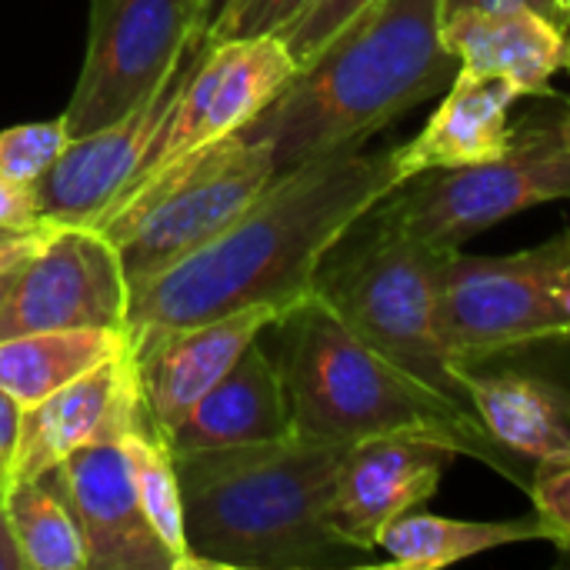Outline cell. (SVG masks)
<instances>
[{
    "instance_id": "cell-17",
    "label": "cell",
    "mask_w": 570,
    "mask_h": 570,
    "mask_svg": "<svg viewBox=\"0 0 570 570\" xmlns=\"http://www.w3.org/2000/svg\"><path fill=\"white\" fill-rule=\"evenodd\" d=\"M294 434L281 371L257 337L240 361L190 407V414L164 434L170 454L220 451L267 444Z\"/></svg>"
},
{
    "instance_id": "cell-6",
    "label": "cell",
    "mask_w": 570,
    "mask_h": 570,
    "mask_svg": "<svg viewBox=\"0 0 570 570\" xmlns=\"http://www.w3.org/2000/svg\"><path fill=\"white\" fill-rule=\"evenodd\" d=\"M558 200H570V107L514 130L508 150L484 164L404 180L367 220L438 250H461L508 217Z\"/></svg>"
},
{
    "instance_id": "cell-13",
    "label": "cell",
    "mask_w": 570,
    "mask_h": 570,
    "mask_svg": "<svg viewBox=\"0 0 570 570\" xmlns=\"http://www.w3.org/2000/svg\"><path fill=\"white\" fill-rule=\"evenodd\" d=\"M454 458H461L458 444L428 431H394L354 441L341 461L334 491V521L341 534L374 554L384 524L424 508Z\"/></svg>"
},
{
    "instance_id": "cell-11",
    "label": "cell",
    "mask_w": 570,
    "mask_h": 570,
    "mask_svg": "<svg viewBox=\"0 0 570 570\" xmlns=\"http://www.w3.org/2000/svg\"><path fill=\"white\" fill-rule=\"evenodd\" d=\"M130 281L117 244L97 227H57L13 274L0 341L33 331H127Z\"/></svg>"
},
{
    "instance_id": "cell-8",
    "label": "cell",
    "mask_w": 570,
    "mask_h": 570,
    "mask_svg": "<svg viewBox=\"0 0 570 570\" xmlns=\"http://www.w3.org/2000/svg\"><path fill=\"white\" fill-rule=\"evenodd\" d=\"M570 281V227L501 257L451 250L441 271V337L458 367L471 371L518 347L570 341L561 291Z\"/></svg>"
},
{
    "instance_id": "cell-35",
    "label": "cell",
    "mask_w": 570,
    "mask_h": 570,
    "mask_svg": "<svg viewBox=\"0 0 570 570\" xmlns=\"http://www.w3.org/2000/svg\"><path fill=\"white\" fill-rule=\"evenodd\" d=\"M227 7V0H204V13H207V30H210V23L217 20V13Z\"/></svg>"
},
{
    "instance_id": "cell-26",
    "label": "cell",
    "mask_w": 570,
    "mask_h": 570,
    "mask_svg": "<svg viewBox=\"0 0 570 570\" xmlns=\"http://www.w3.org/2000/svg\"><path fill=\"white\" fill-rule=\"evenodd\" d=\"M528 491H531L534 518L548 534V544L570 554V451L538 461Z\"/></svg>"
},
{
    "instance_id": "cell-5",
    "label": "cell",
    "mask_w": 570,
    "mask_h": 570,
    "mask_svg": "<svg viewBox=\"0 0 570 570\" xmlns=\"http://www.w3.org/2000/svg\"><path fill=\"white\" fill-rule=\"evenodd\" d=\"M451 250L361 220L321 264L314 294L374 351L471 411L464 367L441 337V271Z\"/></svg>"
},
{
    "instance_id": "cell-31",
    "label": "cell",
    "mask_w": 570,
    "mask_h": 570,
    "mask_svg": "<svg viewBox=\"0 0 570 570\" xmlns=\"http://www.w3.org/2000/svg\"><path fill=\"white\" fill-rule=\"evenodd\" d=\"M40 224L47 220L40 217L33 187L0 177V227H40Z\"/></svg>"
},
{
    "instance_id": "cell-10",
    "label": "cell",
    "mask_w": 570,
    "mask_h": 570,
    "mask_svg": "<svg viewBox=\"0 0 570 570\" xmlns=\"http://www.w3.org/2000/svg\"><path fill=\"white\" fill-rule=\"evenodd\" d=\"M297 70V60L277 33L204 40L157 144L117 204L187 157L240 134L271 100L284 94Z\"/></svg>"
},
{
    "instance_id": "cell-7",
    "label": "cell",
    "mask_w": 570,
    "mask_h": 570,
    "mask_svg": "<svg viewBox=\"0 0 570 570\" xmlns=\"http://www.w3.org/2000/svg\"><path fill=\"white\" fill-rule=\"evenodd\" d=\"M274 174L271 147L234 134L164 170L94 227L117 244L127 281L137 287L217 237L257 200Z\"/></svg>"
},
{
    "instance_id": "cell-29",
    "label": "cell",
    "mask_w": 570,
    "mask_h": 570,
    "mask_svg": "<svg viewBox=\"0 0 570 570\" xmlns=\"http://www.w3.org/2000/svg\"><path fill=\"white\" fill-rule=\"evenodd\" d=\"M57 224H40V227H0V274H10L23 267L50 237Z\"/></svg>"
},
{
    "instance_id": "cell-32",
    "label": "cell",
    "mask_w": 570,
    "mask_h": 570,
    "mask_svg": "<svg viewBox=\"0 0 570 570\" xmlns=\"http://www.w3.org/2000/svg\"><path fill=\"white\" fill-rule=\"evenodd\" d=\"M0 570H27V561L20 554V544H17L10 514H7L3 504H0Z\"/></svg>"
},
{
    "instance_id": "cell-1",
    "label": "cell",
    "mask_w": 570,
    "mask_h": 570,
    "mask_svg": "<svg viewBox=\"0 0 570 570\" xmlns=\"http://www.w3.org/2000/svg\"><path fill=\"white\" fill-rule=\"evenodd\" d=\"M394 187V147H354L277 170L217 237L130 287L127 334L190 327L254 304L294 307L314 291L327 254Z\"/></svg>"
},
{
    "instance_id": "cell-25",
    "label": "cell",
    "mask_w": 570,
    "mask_h": 570,
    "mask_svg": "<svg viewBox=\"0 0 570 570\" xmlns=\"http://www.w3.org/2000/svg\"><path fill=\"white\" fill-rule=\"evenodd\" d=\"M70 144L63 117L0 130V177L33 187Z\"/></svg>"
},
{
    "instance_id": "cell-22",
    "label": "cell",
    "mask_w": 570,
    "mask_h": 570,
    "mask_svg": "<svg viewBox=\"0 0 570 570\" xmlns=\"http://www.w3.org/2000/svg\"><path fill=\"white\" fill-rule=\"evenodd\" d=\"M130 344L127 331H33L0 341V391L20 407L43 401Z\"/></svg>"
},
{
    "instance_id": "cell-4",
    "label": "cell",
    "mask_w": 570,
    "mask_h": 570,
    "mask_svg": "<svg viewBox=\"0 0 570 570\" xmlns=\"http://www.w3.org/2000/svg\"><path fill=\"white\" fill-rule=\"evenodd\" d=\"M271 331L274 351H267L281 371L297 438L354 444L394 431H428L454 441L461 454L484 461L504 478L521 481L518 458L488 438L474 411L387 361L314 291L287 307Z\"/></svg>"
},
{
    "instance_id": "cell-38",
    "label": "cell",
    "mask_w": 570,
    "mask_h": 570,
    "mask_svg": "<svg viewBox=\"0 0 570 570\" xmlns=\"http://www.w3.org/2000/svg\"><path fill=\"white\" fill-rule=\"evenodd\" d=\"M561 311H564V317H568L570 324V281L564 284V291H561Z\"/></svg>"
},
{
    "instance_id": "cell-40",
    "label": "cell",
    "mask_w": 570,
    "mask_h": 570,
    "mask_svg": "<svg viewBox=\"0 0 570 570\" xmlns=\"http://www.w3.org/2000/svg\"><path fill=\"white\" fill-rule=\"evenodd\" d=\"M568 70H570V67H568Z\"/></svg>"
},
{
    "instance_id": "cell-36",
    "label": "cell",
    "mask_w": 570,
    "mask_h": 570,
    "mask_svg": "<svg viewBox=\"0 0 570 570\" xmlns=\"http://www.w3.org/2000/svg\"><path fill=\"white\" fill-rule=\"evenodd\" d=\"M554 7H558V20H561V27H564V33H568V27H570V0H554Z\"/></svg>"
},
{
    "instance_id": "cell-14",
    "label": "cell",
    "mask_w": 570,
    "mask_h": 570,
    "mask_svg": "<svg viewBox=\"0 0 570 570\" xmlns=\"http://www.w3.org/2000/svg\"><path fill=\"white\" fill-rule=\"evenodd\" d=\"M144 421L134 347L23 407L13 458V488L60 468L70 454L104 441H124Z\"/></svg>"
},
{
    "instance_id": "cell-33",
    "label": "cell",
    "mask_w": 570,
    "mask_h": 570,
    "mask_svg": "<svg viewBox=\"0 0 570 570\" xmlns=\"http://www.w3.org/2000/svg\"><path fill=\"white\" fill-rule=\"evenodd\" d=\"M528 0H444V17L461 13V10H504V7H521Z\"/></svg>"
},
{
    "instance_id": "cell-24",
    "label": "cell",
    "mask_w": 570,
    "mask_h": 570,
    "mask_svg": "<svg viewBox=\"0 0 570 570\" xmlns=\"http://www.w3.org/2000/svg\"><path fill=\"white\" fill-rule=\"evenodd\" d=\"M120 448L127 454L134 491H137L140 508H144V518L150 521L160 544L170 551L177 570H194V558L187 548V531H184L180 478H177V464H174L167 441L160 438V431L144 414V421L120 441Z\"/></svg>"
},
{
    "instance_id": "cell-19",
    "label": "cell",
    "mask_w": 570,
    "mask_h": 570,
    "mask_svg": "<svg viewBox=\"0 0 570 570\" xmlns=\"http://www.w3.org/2000/svg\"><path fill=\"white\" fill-rule=\"evenodd\" d=\"M518 100L521 94L504 77L458 70L424 130L394 147L397 180L404 184L428 170L471 167L504 154L514 137L511 107Z\"/></svg>"
},
{
    "instance_id": "cell-12",
    "label": "cell",
    "mask_w": 570,
    "mask_h": 570,
    "mask_svg": "<svg viewBox=\"0 0 570 570\" xmlns=\"http://www.w3.org/2000/svg\"><path fill=\"white\" fill-rule=\"evenodd\" d=\"M207 40V37H204ZM194 43L190 53L180 60V67L137 107H130L114 124H104L90 134L73 137L63 154L50 164V170L33 184V197L40 207V217L57 227H94L117 197L130 187L137 170L144 167L150 147L157 144L180 83L204 47Z\"/></svg>"
},
{
    "instance_id": "cell-34",
    "label": "cell",
    "mask_w": 570,
    "mask_h": 570,
    "mask_svg": "<svg viewBox=\"0 0 570 570\" xmlns=\"http://www.w3.org/2000/svg\"><path fill=\"white\" fill-rule=\"evenodd\" d=\"M528 3H531V7H534L538 13L551 17L554 23H561V20H558V7H554V0H528Z\"/></svg>"
},
{
    "instance_id": "cell-23",
    "label": "cell",
    "mask_w": 570,
    "mask_h": 570,
    "mask_svg": "<svg viewBox=\"0 0 570 570\" xmlns=\"http://www.w3.org/2000/svg\"><path fill=\"white\" fill-rule=\"evenodd\" d=\"M3 508L27 570H87L83 531L60 468L10 488Z\"/></svg>"
},
{
    "instance_id": "cell-16",
    "label": "cell",
    "mask_w": 570,
    "mask_h": 570,
    "mask_svg": "<svg viewBox=\"0 0 570 570\" xmlns=\"http://www.w3.org/2000/svg\"><path fill=\"white\" fill-rule=\"evenodd\" d=\"M60 471L83 531L87 570H177L144 518L127 454L117 441L80 448Z\"/></svg>"
},
{
    "instance_id": "cell-2",
    "label": "cell",
    "mask_w": 570,
    "mask_h": 570,
    "mask_svg": "<svg viewBox=\"0 0 570 570\" xmlns=\"http://www.w3.org/2000/svg\"><path fill=\"white\" fill-rule=\"evenodd\" d=\"M351 444L281 438L174 454L194 568L321 570L374 564L334 521Z\"/></svg>"
},
{
    "instance_id": "cell-20",
    "label": "cell",
    "mask_w": 570,
    "mask_h": 570,
    "mask_svg": "<svg viewBox=\"0 0 570 570\" xmlns=\"http://www.w3.org/2000/svg\"><path fill=\"white\" fill-rule=\"evenodd\" d=\"M468 401L488 438L518 461H544L570 451V397L524 371L464 374Z\"/></svg>"
},
{
    "instance_id": "cell-3",
    "label": "cell",
    "mask_w": 570,
    "mask_h": 570,
    "mask_svg": "<svg viewBox=\"0 0 570 570\" xmlns=\"http://www.w3.org/2000/svg\"><path fill=\"white\" fill-rule=\"evenodd\" d=\"M441 23L444 0L367 3L240 137L267 144L277 170L364 147L458 77Z\"/></svg>"
},
{
    "instance_id": "cell-27",
    "label": "cell",
    "mask_w": 570,
    "mask_h": 570,
    "mask_svg": "<svg viewBox=\"0 0 570 570\" xmlns=\"http://www.w3.org/2000/svg\"><path fill=\"white\" fill-rule=\"evenodd\" d=\"M367 3L374 0H314L287 30H281L277 37L287 43L291 57L297 60V67L304 70Z\"/></svg>"
},
{
    "instance_id": "cell-15",
    "label": "cell",
    "mask_w": 570,
    "mask_h": 570,
    "mask_svg": "<svg viewBox=\"0 0 570 570\" xmlns=\"http://www.w3.org/2000/svg\"><path fill=\"white\" fill-rule=\"evenodd\" d=\"M281 314L284 307L254 304L190 327L130 337L144 414L160 431V438L190 414V407L240 361V354Z\"/></svg>"
},
{
    "instance_id": "cell-18",
    "label": "cell",
    "mask_w": 570,
    "mask_h": 570,
    "mask_svg": "<svg viewBox=\"0 0 570 570\" xmlns=\"http://www.w3.org/2000/svg\"><path fill=\"white\" fill-rule=\"evenodd\" d=\"M448 50L461 70L504 77L521 97L551 94V80L568 67V33L531 3L504 10H461L441 23Z\"/></svg>"
},
{
    "instance_id": "cell-39",
    "label": "cell",
    "mask_w": 570,
    "mask_h": 570,
    "mask_svg": "<svg viewBox=\"0 0 570 570\" xmlns=\"http://www.w3.org/2000/svg\"><path fill=\"white\" fill-rule=\"evenodd\" d=\"M568 67H570V27H568Z\"/></svg>"
},
{
    "instance_id": "cell-30",
    "label": "cell",
    "mask_w": 570,
    "mask_h": 570,
    "mask_svg": "<svg viewBox=\"0 0 570 570\" xmlns=\"http://www.w3.org/2000/svg\"><path fill=\"white\" fill-rule=\"evenodd\" d=\"M20 414L23 407L0 391V504L7 501L13 488V458H17V441H20Z\"/></svg>"
},
{
    "instance_id": "cell-9",
    "label": "cell",
    "mask_w": 570,
    "mask_h": 570,
    "mask_svg": "<svg viewBox=\"0 0 570 570\" xmlns=\"http://www.w3.org/2000/svg\"><path fill=\"white\" fill-rule=\"evenodd\" d=\"M204 37V0H90L83 63L60 114L70 140L150 97Z\"/></svg>"
},
{
    "instance_id": "cell-37",
    "label": "cell",
    "mask_w": 570,
    "mask_h": 570,
    "mask_svg": "<svg viewBox=\"0 0 570 570\" xmlns=\"http://www.w3.org/2000/svg\"><path fill=\"white\" fill-rule=\"evenodd\" d=\"M20 271V267H17ZM17 271H10V274H0V311H3V301H7V294H10V284H13V274Z\"/></svg>"
},
{
    "instance_id": "cell-28",
    "label": "cell",
    "mask_w": 570,
    "mask_h": 570,
    "mask_svg": "<svg viewBox=\"0 0 570 570\" xmlns=\"http://www.w3.org/2000/svg\"><path fill=\"white\" fill-rule=\"evenodd\" d=\"M314 0H227L207 30V40L224 37H261L287 30Z\"/></svg>"
},
{
    "instance_id": "cell-21",
    "label": "cell",
    "mask_w": 570,
    "mask_h": 570,
    "mask_svg": "<svg viewBox=\"0 0 570 570\" xmlns=\"http://www.w3.org/2000/svg\"><path fill=\"white\" fill-rule=\"evenodd\" d=\"M548 541L538 518H514V521H461L441 518L431 511H407L384 524L377 534V551L384 564L401 570H438L458 561L501 551L511 544Z\"/></svg>"
}]
</instances>
